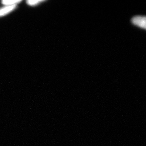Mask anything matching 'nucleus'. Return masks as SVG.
Returning a JSON list of instances; mask_svg holds the SVG:
<instances>
[{"mask_svg":"<svg viewBox=\"0 0 146 146\" xmlns=\"http://www.w3.org/2000/svg\"><path fill=\"white\" fill-rule=\"evenodd\" d=\"M131 22L135 26L146 29V18L145 16L141 15L134 16L131 19Z\"/></svg>","mask_w":146,"mask_h":146,"instance_id":"nucleus-1","label":"nucleus"},{"mask_svg":"<svg viewBox=\"0 0 146 146\" xmlns=\"http://www.w3.org/2000/svg\"><path fill=\"white\" fill-rule=\"evenodd\" d=\"M17 6H4L0 8V17L6 15L16 8Z\"/></svg>","mask_w":146,"mask_h":146,"instance_id":"nucleus-2","label":"nucleus"},{"mask_svg":"<svg viewBox=\"0 0 146 146\" xmlns=\"http://www.w3.org/2000/svg\"><path fill=\"white\" fill-rule=\"evenodd\" d=\"M21 2V0H3L1 1V3L4 6L17 5L19 3Z\"/></svg>","mask_w":146,"mask_h":146,"instance_id":"nucleus-3","label":"nucleus"},{"mask_svg":"<svg viewBox=\"0 0 146 146\" xmlns=\"http://www.w3.org/2000/svg\"><path fill=\"white\" fill-rule=\"evenodd\" d=\"M44 1L43 0H28L27 1V3L29 5L31 6H35L40 4V3H43Z\"/></svg>","mask_w":146,"mask_h":146,"instance_id":"nucleus-4","label":"nucleus"}]
</instances>
